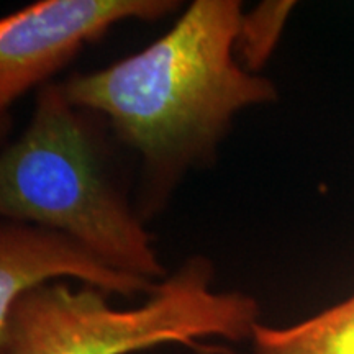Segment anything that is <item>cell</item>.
Returning <instances> with one entry per match:
<instances>
[{
  "mask_svg": "<svg viewBox=\"0 0 354 354\" xmlns=\"http://www.w3.org/2000/svg\"><path fill=\"white\" fill-rule=\"evenodd\" d=\"M115 145L102 115L74 105L63 82L44 84L32 118L0 158V214L61 230L118 271L162 281L167 272Z\"/></svg>",
  "mask_w": 354,
  "mask_h": 354,
  "instance_id": "7a4b0ae2",
  "label": "cell"
},
{
  "mask_svg": "<svg viewBox=\"0 0 354 354\" xmlns=\"http://www.w3.org/2000/svg\"><path fill=\"white\" fill-rule=\"evenodd\" d=\"M240 0H194L156 41L104 69L63 82L77 107L102 115L138 156L135 207L159 214L184 177L216 161L243 110L279 99L271 79L238 63Z\"/></svg>",
  "mask_w": 354,
  "mask_h": 354,
  "instance_id": "6da1fadb",
  "label": "cell"
},
{
  "mask_svg": "<svg viewBox=\"0 0 354 354\" xmlns=\"http://www.w3.org/2000/svg\"><path fill=\"white\" fill-rule=\"evenodd\" d=\"M215 266L189 256L158 282L145 304L113 308L94 287L64 282L25 292L0 318L2 354H128L159 344L203 351L202 338L243 342L259 325L258 300L245 292L212 289Z\"/></svg>",
  "mask_w": 354,
  "mask_h": 354,
  "instance_id": "3957f363",
  "label": "cell"
},
{
  "mask_svg": "<svg viewBox=\"0 0 354 354\" xmlns=\"http://www.w3.org/2000/svg\"><path fill=\"white\" fill-rule=\"evenodd\" d=\"M56 277H74L104 294L149 295L158 282L115 269L77 238L61 230L26 221L0 225V318L25 292L50 284Z\"/></svg>",
  "mask_w": 354,
  "mask_h": 354,
  "instance_id": "5b68a950",
  "label": "cell"
},
{
  "mask_svg": "<svg viewBox=\"0 0 354 354\" xmlns=\"http://www.w3.org/2000/svg\"><path fill=\"white\" fill-rule=\"evenodd\" d=\"M295 6L294 0H263L241 13L234 55L248 73L261 74L269 63Z\"/></svg>",
  "mask_w": 354,
  "mask_h": 354,
  "instance_id": "52a82bcc",
  "label": "cell"
},
{
  "mask_svg": "<svg viewBox=\"0 0 354 354\" xmlns=\"http://www.w3.org/2000/svg\"><path fill=\"white\" fill-rule=\"evenodd\" d=\"M177 0H39L0 20V107L50 82L88 43L127 20L158 21Z\"/></svg>",
  "mask_w": 354,
  "mask_h": 354,
  "instance_id": "277c9868",
  "label": "cell"
},
{
  "mask_svg": "<svg viewBox=\"0 0 354 354\" xmlns=\"http://www.w3.org/2000/svg\"><path fill=\"white\" fill-rule=\"evenodd\" d=\"M251 339L253 354H354V294L284 328L259 323Z\"/></svg>",
  "mask_w": 354,
  "mask_h": 354,
  "instance_id": "8992f818",
  "label": "cell"
}]
</instances>
